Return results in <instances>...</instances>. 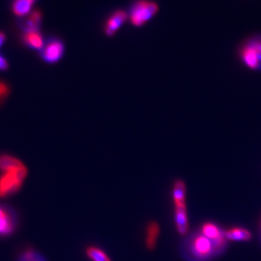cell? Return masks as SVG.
<instances>
[{"mask_svg":"<svg viewBox=\"0 0 261 261\" xmlns=\"http://www.w3.org/2000/svg\"><path fill=\"white\" fill-rule=\"evenodd\" d=\"M182 249L186 257L191 261H209L219 255L215 244L201 233L199 229L187 235Z\"/></svg>","mask_w":261,"mask_h":261,"instance_id":"cell-1","label":"cell"},{"mask_svg":"<svg viewBox=\"0 0 261 261\" xmlns=\"http://www.w3.org/2000/svg\"><path fill=\"white\" fill-rule=\"evenodd\" d=\"M239 58L246 67L251 71H261V34H257L242 44Z\"/></svg>","mask_w":261,"mask_h":261,"instance_id":"cell-2","label":"cell"},{"mask_svg":"<svg viewBox=\"0 0 261 261\" xmlns=\"http://www.w3.org/2000/svg\"><path fill=\"white\" fill-rule=\"evenodd\" d=\"M159 11V5L151 0H138L132 3L127 12L128 19L134 27L141 28L150 22Z\"/></svg>","mask_w":261,"mask_h":261,"instance_id":"cell-3","label":"cell"},{"mask_svg":"<svg viewBox=\"0 0 261 261\" xmlns=\"http://www.w3.org/2000/svg\"><path fill=\"white\" fill-rule=\"evenodd\" d=\"M28 175V169L22 168L3 172L0 175V199H5L18 193Z\"/></svg>","mask_w":261,"mask_h":261,"instance_id":"cell-4","label":"cell"},{"mask_svg":"<svg viewBox=\"0 0 261 261\" xmlns=\"http://www.w3.org/2000/svg\"><path fill=\"white\" fill-rule=\"evenodd\" d=\"M65 43H63V41L56 37H52L45 41L44 45L39 52L43 62L49 65H54L61 60L65 55Z\"/></svg>","mask_w":261,"mask_h":261,"instance_id":"cell-5","label":"cell"},{"mask_svg":"<svg viewBox=\"0 0 261 261\" xmlns=\"http://www.w3.org/2000/svg\"><path fill=\"white\" fill-rule=\"evenodd\" d=\"M199 231L215 244L219 254L224 251L228 244V239L224 229L219 225L212 221H205L200 226Z\"/></svg>","mask_w":261,"mask_h":261,"instance_id":"cell-6","label":"cell"},{"mask_svg":"<svg viewBox=\"0 0 261 261\" xmlns=\"http://www.w3.org/2000/svg\"><path fill=\"white\" fill-rule=\"evenodd\" d=\"M18 218L14 209L0 204V237H9L16 232Z\"/></svg>","mask_w":261,"mask_h":261,"instance_id":"cell-7","label":"cell"},{"mask_svg":"<svg viewBox=\"0 0 261 261\" xmlns=\"http://www.w3.org/2000/svg\"><path fill=\"white\" fill-rule=\"evenodd\" d=\"M43 23V15L39 10L34 9L27 16L19 19L18 26L23 33L40 30Z\"/></svg>","mask_w":261,"mask_h":261,"instance_id":"cell-8","label":"cell"},{"mask_svg":"<svg viewBox=\"0 0 261 261\" xmlns=\"http://www.w3.org/2000/svg\"><path fill=\"white\" fill-rule=\"evenodd\" d=\"M127 19H128L127 12L121 9H118L112 13L105 22V28H104L105 35L109 37L115 36L123 25L125 24Z\"/></svg>","mask_w":261,"mask_h":261,"instance_id":"cell-9","label":"cell"},{"mask_svg":"<svg viewBox=\"0 0 261 261\" xmlns=\"http://www.w3.org/2000/svg\"><path fill=\"white\" fill-rule=\"evenodd\" d=\"M172 198L174 208L187 207V186L181 179H177L172 185Z\"/></svg>","mask_w":261,"mask_h":261,"instance_id":"cell-10","label":"cell"},{"mask_svg":"<svg viewBox=\"0 0 261 261\" xmlns=\"http://www.w3.org/2000/svg\"><path fill=\"white\" fill-rule=\"evenodd\" d=\"M174 222L177 232L183 237L187 236L189 232V221L187 207L174 208Z\"/></svg>","mask_w":261,"mask_h":261,"instance_id":"cell-11","label":"cell"},{"mask_svg":"<svg viewBox=\"0 0 261 261\" xmlns=\"http://www.w3.org/2000/svg\"><path fill=\"white\" fill-rule=\"evenodd\" d=\"M160 233V224L155 221H151L146 226L145 244L148 250H154L156 248L157 240Z\"/></svg>","mask_w":261,"mask_h":261,"instance_id":"cell-12","label":"cell"},{"mask_svg":"<svg viewBox=\"0 0 261 261\" xmlns=\"http://www.w3.org/2000/svg\"><path fill=\"white\" fill-rule=\"evenodd\" d=\"M22 42L24 43L25 46L28 47V49L38 50V51H40L45 43V41L43 39V34L41 33L40 31L23 33Z\"/></svg>","mask_w":261,"mask_h":261,"instance_id":"cell-13","label":"cell"},{"mask_svg":"<svg viewBox=\"0 0 261 261\" xmlns=\"http://www.w3.org/2000/svg\"><path fill=\"white\" fill-rule=\"evenodd\" d=\"M25 166L22 163V160H19L18 158L12 156L10 154H0V172H10L14 170H17Z\"/></svg>","mask_w":261,"mask_h":261,"instance_id":"cell-14","label":"cell"},{"mask_svg":"<svg viewBox=\"0 0 261 261\" xmlns=\"http://www.w3.org/2000/svg\"><path fill=\"white\" fill-rule=\"evenodd\" d=\"M35 2L36 0H14L11 5L13 13L19 18L27 16L33 10Z\"/></svg>","mask_w":261,"mask_h":261,"instance_id":"cell-15","label":"cell"},{"mask_svg":"<svg viewBox=\"0 0 261 261\" xmlns=\"http://www.w3.org/2000/svg\"><path fill=\"white\" fill-rule=\"evenodd\" d=\"M228 241H249L252 238L251 232L244 228H232L225 230Z\"/></svg>","mask_w":261,"mask_h":261,"instance_id":"cell-16","label":"cell"},{"mask_svg":"<svg viewBox=\"0 0 261 261\" xmlns=\"http://www.w3.org/2000/svg\"><path fill=\"white\" fill-rule=\"evenodd\" d=\"M17 261H47L40 252L33 247L28 246L22 249L17 256Z\"/></svg>","mask_w":261,"mask_h":261,"instance_id":"cell-17","label":"cell"},{"mask_svg":"<svg viewBox=\"0 0 261 261\" xmlns=\"http://www.w3.org/2000/svg\"><path fill=\"white\" fill-rule=\"evenodd\" d=\"M85 254L92 261H112L109 255L97 246H87Z\"/></svg>","mask_w":261,"mask_h":261,"instance_id":"cell-18","label":"cell"},{"mask_svg":"<svg viewBox=\"0 0 261 261\" xmlns=\"http://www.w3.org/2000/svg\"><path fill=\"white\" fill-rule=\"evenodd\" d=\"M10 88L6 83L0 81V105L3 103L4 99H6L9 95Z\"/></svg>","mask_w":261,"mask_h":261,"instance_id":"cell-19","label":"cell"},{"mask_svg":"<svg viewBox=\"0 0 261 261\" xmlns=\"http://www.w3.org/2000/svg\"><path fill=\"white\" fill-rule=\"evenodd\" d=\"M9 69V62L7 61L4 56L0 55V71H7Z\"/></svg>","mask_w":261,"mask_h":261,"instance_id":"cell-20","label":"cell"},{"mask_svg":"<svg viewBox=\"0 0 261 261\" xmlns=\"http://www.w3.org/2000/svg\"><path fill=\"white\" fill-rule=\"evenodd\" d=\"M5 41H6V36H5V34L0 31V48L3 46L4 43H5Z\"/></svg>","mask_w":261,"mask_h":261,"instance_id":"cell-21","label":"cell"},{"mask_svg":"<svg viewBox=\"0 0 261 261\" xmlns=\"http://www.w3.org/2000/svg\"><path fill=\"white\" fill-rule=\"evenodd\" d=\"M260 235H261V228H260Z\"/></svg>","mask_w":261,"mask_h":261,"instance_id":"cell-22","label":"cell"},{"mask_svg":"<svg viewBox=\"0 0 261 261\" xmlns=\"http://www.w3.org/2000/svg\"><path fill=\"white\" fill-rule=\"evenodd\" d=\"M36 1H37V0H36Z\"/></svg>","mask_w":261,"mask_h":261,"instance_id":"cell-23","label":"cell"}]
</instances>
